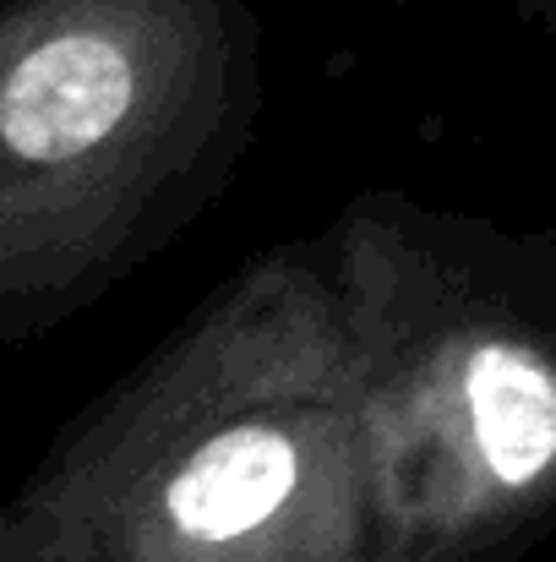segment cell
<instances>
[{
  "label": "cell",
  "mask_w": 556,
  "mask_h": 562,
  "mask_svg": "<svg viewBox=\"0 0 556 562\" xmlns=\"http://www.w3.org/2000/svg\"><path fill=\"white\" fill-rule=\"evenodd\" d=\"M132 104V66L110 38L60 33L38 44L0 93V137L22 159H71L93 148Z\"/></svg>",
  "instance_id": "cell-1"
},
{
  "label": "cell",
  "mask_w": 556,
  "mask_h": 562,
  "mask_svg": "<svg viewBox=\"0 0 556 562\" xmlns=\"http://www.w3.org/2000/svg\"><path fill=\"white\" fill-rule=\"evenodd\" d=\"M290 492H295V448L279 431L235 426L191 453V464L170 481L164 503L170 525L185 541L224 547L268 525Z\"/></svg>",
  "instance_id": "cell-2"
},
{
  "label": "cell",
  "mask_w": 556,
  "mask_h": 562,
  "mask_svg": "<svg viewBox=\"0 0 556 562\" xmlns=\"http://www.w3.org/2000/svg\"><path fill=\"white\" fill-rule=\"evenodd\" d=\"M475 437L497 481L530 486L556 459V376L519 350H480L469 367Z\"/></svg>",
  "instance_id": "cell-3"
}]
</instances>
